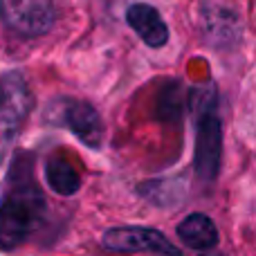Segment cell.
I'll use <instances>...</instances> for the list:
<instances>
[{
  "label": "cell",
  "mask_w": 256,
  "mask_h": 256,
  "mask_svg": "<svg viewBox=\"0 0 256 256\" xmlns=\"http://www.w3.org/2000/svg\"><path fill=\"white\" fill-rule=\"evenodd\" d=\"M45 196L34 180L30 155H16L0 196V250L12 252L43 225Z\"/></svg>",
  "instance_id": "1"
},
{
  "label": "cell",
  "mask_w": 256,
  "mask_h": 256,
  "mask_svg": "<svg viewBox=\"0 0 256 256\" xmlns=\"http://www.w3.org/2000/svg\"><path fill=\"white\" fill-rule=\"evenodd\" d=\"M198 132H196V176L204 182H214L222 162V124L216 108V92L209 90L207 97L198 102Z\"/></svg>",
  "instance_id": "2"
},
{
  "label": "cell",
  "mask_w": 256,
  "mask_h": 256,
  "mask_svg": "<svg viewBox=\"0 0 256 256\" xmlns=\"http://www.w3.org/2000/svg\"><path fill=\"white\" fill-rule=\"evenodd\" d=\"M32 110V92L25 74L18 70L0 76V160L16 140L25 117Z\"/></svg>",
  "instance_id": "3"
},
{
  "label": "cell",
  "mask_w": 256,
  "mask_h": 256,
  "mask_svg": "<svg viewBox=\"0 0 256 256\" xmlns=\"http://www.w3.org/2000/svg\"><path fill=\"white\" fill-rule=\"evenodd\" d=\"M0 18L14 34L36 38L54 27L56 7L54 0H0Z\"/></svg>",
  "instance_id": "4"
},
{
  "label": "cell",
  "mask_w": 256,
  "mask_h": 256,
  "mask_svg": "<svg viewBox=\"0 0 256 256\" xmlns=\"http://www.w3.org/2000/svg\"><path fill=\"white\" fill-rule=\"evenodd\" d=\"M104 248L110 252H155L162 256H182V250L176 248L162 232L150 227H112L104 234Z\"/></svg>",
  "instance_id": "5"
},
{
  "label": "cell",
  "mask_w": 256,
  "mask_h": 256,
  "mask_svg": "<svg viewBox=\"0 0 256 256\" xmlns=\"http://www.w3.org/2000/svg\"><path fill=\"white\" fill-rule=\"evenodd\" d=\"M56 106V122L70 128L86 146L99 148L104 142V122L99 112L90 104L79 99H61L54 104Z\"/></svg>",
  "instance_id": "6"
},
{
  "label": "cell",
  "mask_w": 256,
  "mask_h": 256,
  "mask_svg": "<svg viewBox=\"0 0 256 256\" xmlns=\"http://www.w3.org/2000/svg\"><path fill=\"white\" fill-rule=\"evenodd\" d=\"M126 22L148 48H162L168 40V27L160 12L150 4L135 2L126 9Z\"/></svg>",
  "instance_id": "7"
},
{
  "label": "cell",
  "mask_w": 256,
  "mask_h": 256,
  "mask_svg": "<svg viewBox=\"0 0 256 256\" xmlns=\"http://www.w3.org/2000/svg\"><path fill=\"white\" fill-rule=\"evenodd\" d=\"M178 236L191 250H212L218 243V230L204 214H189L178 225Z\"/></svg>",
  "instance_id": "8"
},
{
  "label": "cell",
  "mask_w": 256,
  "mask_h": 256,
  "mask_svg": "<svg viewBox=\"0 0 256 256\" xmlns=\"http://www.w3.org/2000/svg\"><path fill=\"white\" fill-rule=\"evenodd\" d=\"M204 30L207 36L218 45H234L240 40V25L232 12H225L220 7H207L204 9Z\"/></svg>",
  "instance_id": "9"
},
{
  "label": "cell",
  "mask_w": 256,
  "mask_h": 256,
  "mask_svg": "<svg viewBox=\"0 0 256 256\" xmlns=\"http://www.w3.org/2000/svg\"><path fill=\"white\" fill-rule=\"evenodd\" d=\"M45 180L61 196H74L81 186V178L76 168L66 158H58V155H54L45 162Z\"/></svg>",
  "instance_id": "10"
},
{
  "label": "cell",
  "mask_w": 256,
  "mask_h": 256,
  "mask_svg": "<svg viewBox=\"0 0 256 256\" xmlns=\"http://www.w3.org/2000/svg\"><path fill=\"white\" fill-rule=\"evenodd\" d=\"M200 256H225V254H220V252H204V254H200Z\"/></svg>",
  "instance_id": "11"
}]
</instances>
